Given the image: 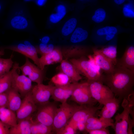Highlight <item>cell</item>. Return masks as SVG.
<instances>
[{"label":"cell","mask_w":134,"mask_h":134,"mask_svg":"<svg viewBox=\"0 0 134 134\" xmlns=\"http://www.w3.org/2000/svg\"><path fill=\"white\" fill-rule=\"evenodd\" d=\"M13 65L11 57L8 59L0 58V76L9 71Z\"/></svg>","instance_id":"836d02e7"},{"label":"cell","mask_w":134,"mask_h":134,"mask_svg":"<svg viewBox=\"0 0 134 134\" xmlns=\"http://www.w3.org/2000/svg\"><path fill=\"white\" fill-rule=\"evenodd\" d=\"M55 48L52 44H48L41 43L39 45L38 48H36L38 53H39L41 55L51 52Z\"/></svg>","instance_id":"d590c367"},{"label":"cell","mask_w":134,"mask_h":134,"mask_svg":"<svg viewBox=\"0 0 134 134\" xmlns=\"http://www.w3.org/2000/svg\"><path fill=\"white\" fill-rule=\"evenodd\" d=\"M77 23V20L75 18H72L67 21L62 28V34L67 36L70 34L75 30Z\"/></svg>","instance_id":"d6a6232c"},{"label":"cell","mask_w":134,"mask_h":134,"mask_svg":"<svg viewBox=\"0 0 134 134\" xmlns=\"http://www.w3.org/2000/svg\"><path fill=\"white\" fill-rule=\"evenodd\" d=\"M33 0H24L25 2L31 1Z\"/></svg>","instance_id":"bcb514c9"},{"label":"cell","mask_w":134,"mask_h":134,"mask_svg":"<svg viewBox=\"0 0 134 134\" xmlns=\"http://www.w3.org/2000/svg\"><path fill=\"white\" fill-rule=\"evenodd\" d=\"M31 134H50L53 133L52 127L34 121L33 118L31 127Z\"/></svg>","instance_id":"4316f807"},{"label":"cell","mask_w":134,"mask_h":134,"mask_svg":"<svg viewBox=\"0 0 134 134\" xmlns=\"http://www.w3.org/2000/svg\"><path fill=\"white\" fill-rule=\"evenodd\" d=\"M117 32V30L116 27L107 26L99 29L97 33L98 35L100 36L106 35V40L109 41L113 38Z\"/></svg>","instance_id":"4dcf8cb0"},{"label":"cell","mask_w":134,"mask_h":134,"mask_svg":"<svg viewBox=\"0 0 134 134\" xmlns=\"http://www.w3.org/2000/svg\"><path fill=\"white\" fill-rule=\"evenodd\" d=\"M15 70L11 78V87L17 90L24 97L31 91L33 86L32 81L27 76L19 75Z\"/></svg>","instance_id":"4fadbf2b"},{"label":"cell","mask_w":134,"mask_h":134,"mask_svg":"<svg viewBox=\"0 0 134 134\" xmlns=\"http://www.w3.org/2000/svg\"><path fill=\"white\" fill-rule=\"evenodd\" d=\"M71 99L80 105H95L97 102L92 97L88 82H78L71 96Z\"/></svg>","instance_id":"ba28073f"},{"label":"cell","mask_w":134,"mask_h":134,"mask_svg":"<svg viewBox=\"0 0 134 134\" xmlns=\"http://www.w3.org/2000/svg\"><path fill=\"white\" fill-rule=\"evenodd\" d=\"M100 51L108 58L114 65L117 64V50L116 46L111 45L99 49Z\"/></svg>","instance_id":"83f0119b"},{"label":"cell","mask_w":134,"mask_h":134,"mask_svg":"<svg viewBox=\"0 0 134 134\" xmlns=\"http://www.w3.org/2000/svg\"><path fill=\"white\" fill-rule=\"evenodd\" d=\"M32 119L31 116L19 121L16 126L10 128L9 134H31V127Z\"/></svg>","instance_id":"cb8c5ba5"},{"label":"cell","mask_w":134,"mask_h":134,"mask_svg":"<svg viewBox=\"0 0 134 134\" xmlns=\"http://www.w3.org/2000/svg\"><path fill=\"white\" fill-rule=\"evenodd\" d=\"M90 134H109V131L106 129H101L90 131L88 132Z\"/></svg>","instance_id":"60d3db41"},{"label":"cell","mask_w":134,"mask_h":134,"mask_svg":"<svg viewBox=\"0 0 134 134\" xmlns=\"http://www.w3.org/2000/svg\"><path fill=\"white\" fill-rule=\"evenodd\" d=\"M0 120L11 127L15 126L17 123L16 112L7 107H0Z\"/></svg>","instance_id":"484cf974"},{"label":"cell","mask_w":134,"mask_h":134,"mask_svg":"<svg viewBox=\"0 0 134 134\" xmlns=\"http://www.w3.org/2000/svg\"><path fill=\"white\" fill-rule=\"evenodd\" d=\"M101 82L107 86L114 96L118 97L120 100L133 91L134 72L116 65L112 72L102 74Z\"/></svg>","instance_id":"6da1fadb"},{"label":"cell","mask_w":134,"mask_h":134,"mask_svg":"<svg viewBox=\"0 0 134 134\" xmlns=\"http://www.w3.org/2000/svg\"><path fill=\"white\" fill-rule=\"evenodd\" d=\"M55 87L51 84L45 85L43 83L33 86L31 93L36 104L40 106L49 102Z\"/></svg>","instance_id":"9c48e42d"},{"label":"cell","mask_w":134,"mask_h":134,"mask_svg":"<svg viewBox=\"0 0 134 134\" xmlns=\"http://www.w3.org/2000/svg\"><path fill=\"white\" fill-rule=\"evenodd\" d=\"M102 105L99 106L88 105H81L69 120L67 124L72 126L75 130H77V123L85 124L87 119L94 116L97 111L101 108Z\"/></svg>","instance_id":"52a82bcc"},{"label":"cell","mask_w":134,"mask_h":134,"mask_svg":"<svg viewBox=\"0 0 134 134\" xmlns=\"http://www.w3.org/2000/svg\"><path fill=\"white\" fill-rule=\"evenodd\" d=\"M81 105L69 104L67 102L60 104L55 115L52 126L53 132L58 134L61 131Z\"/></svg>","instance_id":"277c9868"},{"label":"cell","mask_w":134,"mask_h":134,"mask_svg":"<svg viewBox=\"0 0 134 134\" xmlns=\"http://www.w3.org/2000/svg\"><path fill=\"white\" fill-rule=\"evenodd\" d=\"M76 133V131L71 126L67 124L64 128L58 134H74Z\"/></svg>","instance_id":"74e56055"},{"label":"cell","mask_w":134,"mask_h":134,"mask_svg":"<svg viewBox=\"0 0 134 134\" xmlns=\"http://www.w3.org/2000/svg\"><path fill=\"white\" fill-rule=\"evenodd\" d=\"M19 67L18 63H14L11 70L0 76V94L6 93L10 88L12 74Z\"/></svg>","instance_id":"d4e9b609"},{"label":"cell","mask_w":134,"mask_h":134,"mask_svg":"<svg viewBox=\"0 0 134 134\" xmlns=\"http://www.w3.org/2000/svg\"><path fill=\"white\" fill-rule=\"evenodd\" d=\"M51 81L56 86H64L72 83L67 75L61 72L53 76Z\"/></svg>","instance_id":"f1b7e54d"},{"label":"cell","mask_w":134,"mask_h":134,"mask_svg":"<svg viewBox=\"0 0 134 134\" xmlns=\"http://www.w3.org/2000/svg\"><path fill=\"white\" fill-rule=\"evenodd\" d=\"M69 60L75 66L80 73L85 76L87 80L97 81L102 83V74L89 59L84 56Z\"/></svg>","instance_id":"5b68a950"},{"label":"cell","mask_w":134,"mask_h":134,"mask_svg":"<svg viewBox=\"0 0 134 134\" xmlns=\"http://www.w3.org/2000/svg\"><path fill=\"white\" fill-rule=\"evenodd\" d=\"M78 83H71L62 86H55L51 96L52 98L55 101L60 102L62 103L66 102L68 99L71 97Z\"/></svg>","instance_id":"e0dca14e"},{"label":"cell","mask_w":134,"mask_h":134,"mask_svg":"<svg viewBox=\"0 0 134 134\" xmlns=\"http://www.w3.org/2000/svg\"><path fill=\"white\" fill-rule=\"evenodd\" d=\"M59 68L62 72L67 75L72 83H76L81 80V74L75 66L68 60L63 59L60 63Z\"/></svg>","instance_id":"d6986e66"},{"label":"cell","mask_w":134,"mask_h":134,"mask_svg":"<svg viewBox=\"0 0 134 134\" xmlns=\"http://www.w3.org/2000/svg\"><path fill=\"white\" fill-rule=\"evenodd\" d=\"M11 127L0 120V134H9V129Z\"/></svg>","instance_id":"f35d334b"},{"label":"cell","mask_w":134,"mask_h":134,"mask_svg":"<svg viewBox=\"0 0 134 134\" xmlns=\"http://www.w3.org/2000/svg\"><path fill=\"white\" fill-rule=\"evenodd\" d=\"M50 40V37L47 36L43 37L41 39V43L46 44H47Z\"/></svg>","instance_id":"7bdbcfd3"},{"label":"cell","mask_w":134,"mask_h":134,"mask_svg":"<svg viewBox=\"0 0 134 134\" xmlns=\"http://www.w3.org/2000/svg\"><path fill=\"white\" fill-rule=\"evenodd\" d=\"M66 11V8L64 5H59L57 7L56 12L52 13L50 15L49 17L50 21L54 24L58 23L65 16Z\"/></svg>","instance_id":"1f68e13d"},{"label":"cell","mask_w":134,"mask_h":134,"mask_svg":"<svg viewBox=\"0 0 134 134\" xmlns=\"http://www.w3.org/2000/svg\"><path fill=\"white\" fill-rule=\"evenodd\" d=\"M93 56L89 55L90 59L95 65L101 69L105 74L109 73L113 71L115 66L112 62L103 54L99 49H93Z\"/></svg>","instance_id":"9a60e30c"},{"label":"cell","mask_w":134,"mask_h":134,"mask_svg":"<svg viewBox=\"0 0 134 134\" xmlns=\"http://www.w3.org/2000/svg\"><path fill=\"white\" fill-rule=\"evenodd\" d=\"M6 29L32 33L34 26L28 8L25 2H15L10 7L4 23Z\"/></svg>","instance_id":"7a4b0ae2"},{"label":"cell","mask_w":134,"mask_h":134,"mask_svg":"<svg viewBox=\"0 0 134 134\" xmlns=\"http://www.w3.org/2000/svg\"><path fill=\"white\" fill-rule=\"evenodd\" d=\"M116 65L126 68L134 72V47L133 46L128 47L123 55L117 59Z\"/></svg>","instance_id":"ffe728a7"},{"label":"cell","mask_w":134,"mask_h":134,"mask_svg":"<svg viewBox=\"0 0 134 134\" xmlns=\"http://www.w3.org/2000/svg\"><path fill=\"white\" fill-rule=\"evenodd\" d=\"M6 49L20 53L31 59L39 67V58L36 47L28 41L8 46Z\"/></svg>","instance_id":"8fae6325"},{"label":"cell","mask_w":134,"mask_h":134,"mask_svg":"<svg viewBox=\"0 0 134 134\" xmlns=\"http://www.w3.org/2000/svg\"><path fill=\"white\" fill-rule=\"evenodd\" d=\"M6 93L7 96V108L16 112L22 103L21 96L17 90L11 87Z\"/></svg>","instance_id":"7402d4cb"},{"label":"cell","mask_w":134,"mask_h":134,"mask_svg":"<svg viewBox=\"0 0 134 134\" xmlns=\"http://www.w3.org/2000/svg\"><path fill=\"white\" fill-rule=\"evenodd\" d=\"M57 107L53 103L48 102L38 107L34 121L52 128Z\"/></svg>","instance_id":"30bf717a"},{"label":"cell","mask_w":134,"mask_h":134,"mask_svg":"<svg viewBox=\"0 0 134 134\" xmlns=\"http://www.w3.org/2000/svg\"><path fill=\"white\" fill-rule=\"evenodd\" d=\"M125 0H114L115 2L118 4H121L123 3Z\"/></svg>","instance_id":"f6af8a7d"},{"label":"cell","mask_w":134,"mask_h":134,"mask_svg":"<svg viewBox=\"0 0 134 134\" xmlns=\"http://www.w3.org/2000/svg\"><path fill=\"white\" fill-rule=\"evenodd\" d=\"M18 69L22 72V74L28 77L33 82L37 84L43 83L44 77V70L31 62L29 58L26 57V61L24 64L19 66Z\"/></svg>","instance_id":"7c38bea8"},{"label":"cell","mask_w":134,"mask_h":134,"mask_svg":"<svg viewBox=\"0 0 134 134\" xmlns=\"http://www.w3.org/2000/svg\"><path fill=\"white\" fill-rule=\"evenodd\" d=\"M63 59L61 49L55 48L51 52L43 54L39 58V67L44 70L45 66L60 63Z\"/></svg>","instance_id":"ac0fdd59"},{"label":"cell","mask_w":134,"mask_h":134,"mask_svg":"<svg viewBox=\"0 0 134 134\" xmlns=\"http://www.w3.org/2000/svg\"><path fill=\"white\" fill-rule=\"evenodd\" d=\"M120 100L115 96L105 102L100 113L99 118L106 121L113 123L112 118L118 109Z\"/></svg>","instance_id":"2e32d148"},{"label":"cell","mask_w":134,"mask_h":134,"mask_svg":"<svg viewBox=\"0 0 134 134\" xmlns=\"http://www.w3.org/2000/svg\"><path fill=\"white\" fill-rule=\"evenodd\" d=\"M37 107L32 98L31 91L24 97L19 109L16 112L17 122L31 116Z\"/></svg>","instance_id":"5bb4252c"},{"label":"cell","mask_w":134,"mask_h":134,"mask_svg":"<svg viewBox=\"0 0 134 134\" xmlns=\"http://www.w3.org/2000/svg\"><path fill=\"white\" fill-rule=\"evenodd\" d=\"M6 4L5 0H0V19L4 13Z\"/></svg>","instance_id":"b9f144b4"},{"label":"cell","mask_w":134,"mask_h":134,"mask_svg":"<svg viewBox=\"0 0 134 134\" xmlns=\"http://www.w3.org/2000/svg\"><path fill=\"white\" fill-rule=\"evenodd\" d=\"M61 50L63 59L68 60L85 56L88 53L86 48L78 46H71Z\"/></svg>","instance_id":"44dd1931"},{"label":"cell","mask_w":134,"mask_h":134,"mask_svg":"<svg viewBox=\"0 0 134 134\" xmlns=\"http://www.w3.org/2000/svg\"><path fill=\"white\" fill-rule=\"evenodd\" d=\"M106 17V12L102 8H99L95 11L94 15L92 17V20L95 22L99 23L102 22Z\"/></svg>","instance_id":"e575fe53"},{"label":"cell","mask_w":134,"mask_h":134,"mask_svg":"<svg viewBox=\"0 0 134 134\" xmlns=\"http://www.w3.org/2000/svg\"><path fill=\"white\" fill-rule=\"evenodd\" d=\"M7 96L6 93L0 94V107H7Z\"/></svg>","instance_id":"ab89813d"},{"label":"cell","mask_w":134,"mask_h":134,"mask_svg":"<svg viewBox=\"0 0 134 134\" xmlns=\"http://www.w3.org/2000/svg\"><path fill=\"white\" fill-rule=\"evenodd\" d=\"M46 0H36V2L37 4L40 6L43 5L46 1Z\"/></svg>","instance_id":"ee69618b"},{"label":"cell","mask_w":134,"mask_h":134,"mask_svg":"<svg viewBox=\"0 0 134 134\" xmlns=\"http://www.w3.org/2000/svg\"><path fill=\"white\" fill-rule=\"evenodd\" d=\"M88 36V33L87 31L78 27L73 32L70 38V41L74 43H79L85 40Z\"/></svg>","instance_id":"f546056e"},{"label":"cell","mask_w":134,"mask_h":134,"mask_svg":"<svg viewBox=\"0 0 134 134\" xmlns=\"http://www.w3.org/2000/svg\"><path fill=\"white\" fill-rule=\"evenodd\" d=\"M122 106L124 108L120 113L115 116L114 123L116 134H133L132 129L134 126V91L123 99Z\"/></svg>","instance_id":"3957f363"},{"label":"cell","mask_w":134,"mask_h":134,"mask_svg":"<svg viewBox=\"0 0 134 134\" xmlns=\"http://www.w3.org/2000/svg\"><path fill=\"white\" fill-rule=\"evenodd\" d=\"M123 13L126 17L133 18L134 16V9L130 4L125 5L123 9Z\"/></svg>","instance_id":"8d00e7d4"},{"label":"cell","mask_w":134,"mask_h":134,"mask_svg":"<svg viewBox=\"0 0 134 134\" xmlns=\"http://www.w3.org/2000/svg\"><path fill=\"white\" fill-rule=\"evenodd\" d=\"M110 126L113 128L114 123L106 121L92 116L88 118L86 121L85 130L88 132L90 130L106 128Z\"/></svg>","instance_id":"603a6c76"},{"label":"cell","mask_w":134,"mask_h":134,"mask_svg":"<svg viewBox=\"0 0 134 134\" xmlns=\"http://www.w3.org/2000/svg\"><path fill=\"white\" fill-rule=\"evenodd\" d=\"M91 96L100 105H103L108 100L115 96L110 89L98 81L87 80Z\"/></svg>","instance_id":"8992f818"},{"label":"cell","mask_w":134,"mask_h":134,"mask_svg":"<svg viewBox=\"0 0 134 134\" xmlns=\"http://www.w3.org/2000/svg\"></svg>","instance_id":"7dc6e473"}]
</instances>
